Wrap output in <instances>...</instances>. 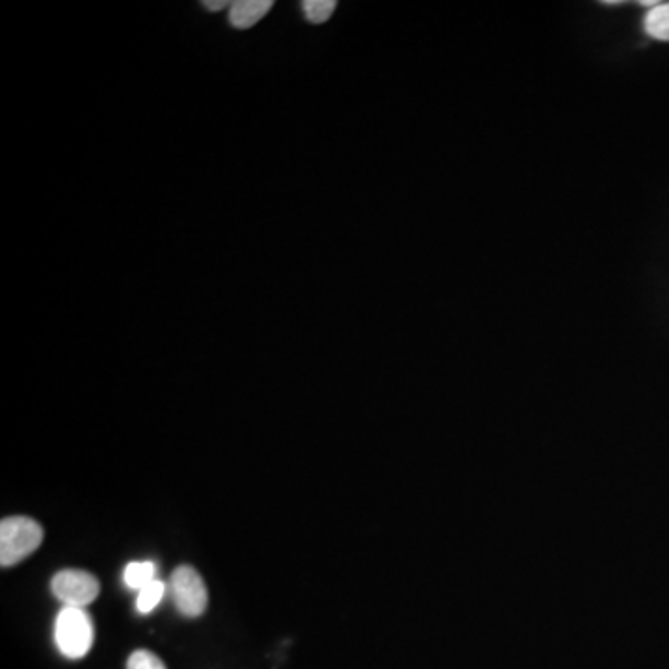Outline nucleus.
<instances>
[{
    "instance_id": "f257e3e1",
    "label": "nucleus",
    "mask_w": 669,
    "mask_h": 669,
    "mask_svg": "<svg viewBox=\"0 0 669 669\" xmlns=\"http://www.w3.org/2000/svg\"><path fill=\"white\" fill-rule=\"evenodd\" d=\"M44 541V528L38 521L15 515L0 523V565L12 568L31 557Z\"/></svg>"
},
{
    "instance_id": "423d86ee",
    "label": "nucleus",
    "mask_w": 669,
    "mask_h": 669,
    "mask_svg": "<svg viewBox=\"0 0 669 669\" xmlns=\"http://www.w3.org/2000/svg\"><path fill=\"white\" fill-rule=\"evenodd\" d=\"M644 31L657 41H669V2H658L645 13Z\"/></svg>"
},
{
    "instance_id": "f03ea898",
    "label": "nucleus",
    "mask_w": 669,
    "mask_h": 669,
    "mask_svg": "<svg viewBox=\"0 0 669 669\" xmlns=\"http://www.w3.org/2000/svg\"><path fill=\"white\" fill-rule=\"evenodd\" d=\"M95 640V626L84 608L63 607L55 623V642L63 657L79 660L88 655Z\"/></svg>"
},
{
    "instance_id": "7ed1b4c3",
    "label": "nucleus",
    "mask_w": 669,
    "mask_h": 669,
    "mask_svg": "<svg viewBox=\"0 0 669 669\" xmlns=\"http://www.w3.org/2000/svg\"><path fill=\"white\" fill-rule=\"evenodd\" d=\"M169 594L184 618H200L207 610L208 592L203 576L192 565H179L169 576Z\"/></svg>"
},
{
    "instance_id": "39448f33",
    "label": "nucleus",
    "mask_w": 669,
    "mask_h": 669,
    "mask_svg": "<svg viewBox=\"0 0 669 669\" xmlns=\"http://www.w3.org/2000/svg\"><path fill=\"white\" fill-rule=\"evenodd\" d=\"M272 7V0H238L229 8V23L237 31H248L263 20Z\"/></svg>"
},
{
    "instance_id": "0eeeda50",
    "label": "nucleus",
    "mask_w": 669,
    "mask_h": 669,
    "mask_svg": "<svg viewBox=\"0 0 669 669\" xmlns=\"http://www.w3.org/2000/svg\"><path fill=\"white\" fill-rule=\"evenodd\" d=\"M126 584L132 589H144L155 578V563L153 562H132L126 568L123 573Z\"/></svg>"
},
{
    "instance_id": "6e6552de",
    "label": "nucleus",
    "mask_w": 669,
    "mask_h": 669,
    "mask_svg": "<svg viewBox=\"0 0 669 669\" xmlns=\"http://www.w3.org/2000/svg\"><path fill=\"white\" fill-rule=\"evenodd\" d=\"M335 10H337L335 0H306V2H301V12L306 15V20L313 25L325 23L332 17Z\"/></svg>"
},
{
    "instance_id": "9d476101",
    "label": "nucleus",
    "mask_w": 669,
    "mask_h": 669,
    "mask_svg": "<svg viewBox=\"0 0 669 669\" xmlns=\"http://www.w3.org/2000/svg\"><path fill=\"white\" fill-rule=\"evenodd\" d=\"M127 669H166L163 660L147 649H139L132 653L127 660Z\"/></svg>"
},
{
    "instance_id": "20e7f679",
    "label": "nucleus",
    "mask_w": 669,
    "mask_h": 669,
    "mask_svg": "<svg viewBox=\"0 0 669 669\" xmlns=\"http://www.w3.org/2000/svg\"><path fill=\"white\" fill-rule=\"evenodd\" d=\"M50 589L65 607L84 608L99 597L100 584L88 571L63 570L50 581Z\"/></svg>"
},
{
    "instance_id": "9b49d317",
    "label": "nucleus",
    "mask_w": 669,
    "mask_h": 669,
    "mask_svg": "<svg viewBox=\"0 0 669 669\" xmlns=\"http://www.w3.org/2000/svg\"><path fill=\"white\" fill-rule=\"evenodd\" d=\"M203 7L207 8L208 12H219L224 8H231L232 2H229V0H205Z\"/></svg>"
},
{
    "instance_id": "1a4fd4ad",
    "label": "nucleus",
    "mask_w": 669,
    "mask_h": 669,
    "mask_svg": "<svg viewBox=\"0 0 669 669\" xmlns=\"http://www.w3.org/2000/svg\"><path fill=\"white\" fill-rule=\"evenodd\" d=\"M164 594H166V584L160 581H153L144 589H140L139 599H136L139 612H153L158 607V602L163 600Z\"/></svg>"
}]
</instances>
